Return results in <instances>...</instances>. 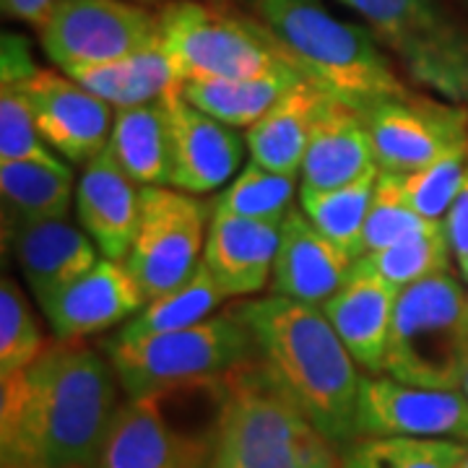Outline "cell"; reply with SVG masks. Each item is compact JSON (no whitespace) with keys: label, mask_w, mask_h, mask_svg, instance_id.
Segmentation results:
<instances>
[{"label":"cell","mask_w":468,"mask_h":468,"mask_svg":"<svg viewBox=\"0 0 468 468\" xmlns=\"http://www.w3.org/2000/svg\"><path fill=\"white\" fill-rule=\"evenodd\" d=\"M250 325L271 378L335 448L356 440L362 378L356 362L318 304L268 294L234 304Z\"/></svg>","instance_id":"cell-2"},{"label":"cell","mask_w":468,"mask_h":468,"mask_svg":"<svg viewBox=\"0 0 468 468\" xmlns=\"http://www.w3.org/2000/svg\"><path fill=\"white\" fill-rule=\"evenodd\" d=\"M135 3H144V5H156V3H167V0H135Z\"/></svg>","instance_id":"cell-43"},{"label":"cell","mask_w":468,"mask_h":468,"mask_svg":"<svg viewBox=\"0 0 468 468\" xmlns=\"http://www.w3.org/2000/svg\"><path fill=\"white\" fill-rule=\"evenodd\" d=\"M304 81L300 70H279L252 79H187L175 86L180 97L232 128H250L289 89Z\"/></svg>","instance_id":"cell-24"},{"label":"cell","mask_w":468,"mask_h":468,"mask_svg":"<svg viewBox=\"0 0 468 468\" xmlns=\"http://www.w3.org/2000/svg\"><path fill=\"white\" fill-rule=\"evenodd\" d=\"M468 442L427 437H356L341 448V468H458Z\"/></svg>","instance_id":"cell-30"},{"label":"cell","mask_w":468,"mask_h":468,"mask_svg":"<svg viewBox=\"0 0 468 468\" xmlns=\"http://www.w3.org/2000/svg\"><path fill=\"white\" fill-rule=\"evenodd\" d=\"M76 217L101 258L125 263L141 217V185L117 165L110 146L89 159L76 183Z\"/></svg>","instance_id":"cell-18"},{"label":"cell","mask_w":468,"mask_h":468,"mask_svg":"<svg viewBox=\"0 0 468 468\" xmlns=\"http://www.w3.org/2000/svg\"><path fill=\"white\" fill-rule=\"evenodd\" d=\"M294 196H297L294 175L273 172L250 159L237 172L232 183L218 193L214 208L234 217L258 218V221H284L294 206Z\"/></svg>","instance_id":"cell-32"},{"label":"cell","mask_w":468,"mask_h":468,"mask_svg":"<svg viewBox=\"0 0 468 468\" xmlns=\"http://www.w3.org/2000/svg\"><path fill=\"white\" fill-rule=\"evenodd\" d=\"M107 354L128 399H138L172 385L224 378L255 359L258 346L250 325L229 304L224 313L183 331L138 341L112 338Z\"/></svg>","instance_id":"cell-8"},{"label":"cell","mask_w":468,"mask_h":468,"mask_svg":"<svg viewBox=\"0 0 468 468\" xmlns=\"http://www.w3.org/2000/svg\"><path fill=\"white\" fill-rule=\"evenodd\" d=\"M3 468H24V466H3Z\"/></svg>","instance_id":"cell-45"},{"label":"cell","mask_w":468,"mask_h":468,"mask_svg":"<svg viewBox=\"0 0 468 468\" xmlns=\"http://www.w3.org/2000/svg\"><path fill=\"white\" fill-rule=\"evenodd\" d=\"M421 224H427V218H421L409 206L406 196L401 190V180L393 172H383L378 175L375 183V196H372V206L367 211V221H365V255L367 252H378L403 239L406 234L419 229Z\"/></svg>","instance_id":"cell-36"},{"label":"cell","mask_w":468,"mask_h":468,"mask_svg":"<svg viewBox=\"0 0 468 468\" xmlns=\"http://www.w3.org/2000/svg\"><path fill=\"white\" fill-rule=\"evenodd\" d=\"M255 11L292 66L356 112L414 94L372 34L335 16L323 0H258Z\"/></svg>","instance_id":"cell-3"},{"label":"cell","mask_w":468,"mask_h":468,"mask_svg":"<svg viewBox=\"0 0 468 468\" xmlns=\"http://www.w3.org/2000/svg\"><path fill=\"white\" fill-rule=\"evenodd\" d=\"M165 100L172 144L169 187L190 196H206L229 185L245 162L248 141L237 128L218 122L169 89Z\"/></svg>","instance_id":"cell-15"},{"label":"cell","mask_w":468,"mask_h":468,"mask_svg":"<svg viewBox=\"0 0 468 468\" xmlns=\"http://www.w3.org/2000/svg\"><path fill=\"white\" fill-rule=\"evenodd\" d=\"M282 242V221H258L211 211L203 248V266L227 300L252 297L271 284Z\"/></svg>","instance_id":"cell-17"},{"label":"cell","mask_w":468,"mask_h":468,"mask_svg":"<svg viewBox=\"0 0 468 468\" xmlns=\"http://www.w3.org/2000/svg\"><path fill=\"white\" fill-rule=\"evenodd\" d=\"M468 356V294L451 271H440L399 294L385 375L421 388L461 390Z\"/></svg>","instance_id":"cell-7"},{"label":"cell","mask_w":468,"mask_h":468,"mask_svg":"<svg viewBox=\"0 0 468 468\" xmlns=\"http://www.w3.org/2000/svg\"><path fill=\"white\" fill-rule=\"evenodd\" d=\"M372 169L380 167L375 165L365 120L354 107L334 97L310 135L300 169L302 185L318 190L338 187L365 177Z\"/></svg>","instance_id":"cell-23"},{"label":"cell","mask_w":468,"mask_h":468,"mask_svg":"<svg viewBox=\"0 0 468 468\" xmlns=\"http://www.w3.org/2000/svg\"><path fill=\"white\" fill-rule=\"evenodd\" d=\"M369 24L417 81L452 104L468 101V27L437 0H341Z\"/></svg>","instance_id":"cell-9"},{"label":"cell","mask_w":468,"mask_h":468,"mask_svg":"<svg viewBox=\"0 0 468 468\" xmlns=\"http://www.w3.org/2000/svg\"><path fill=\"white\" fill-rule=\"evenodd\" d=\"M37 73L29 42L18 34H3V86L24 84Z\"/></svg>","instance_id":"cell-37"},{"label":"cell","mask_w":468,"mask_h":468,"mask_svg":"<svg viewBox=\"0 0 468 468\" xmlns=\"http://www.w3.org/2000/svg\"><path fill=\"white\" fill-rule=\"evenodd\" d=\"M55 3L58 0H3V11H5V16L39 27Z\"/></svg>","instance_id":"cell-39"},{"label":"cell","mask_w":468,"mask_h":468,"mask_svg":"<svg viewBox=\"0 0 468 468\" xmlns=\"http://www.w3.org/2000/svg\"><path fill=\"white\" fill-rule=\"evenodd\" d=\"M48 341L32 313L24 289L11 279L3 276L0 284V378H8L45 351Z\"/></svg>","instance_id":"cell-33"},{"label":"cell","mask_w":468,"mask_h":468,"mask_svg":"<svg viewBox=\"0 0 468 468\" xmlns=\"http://www.w3.org/2000/svg\"><path fill=\"white\" fill-rule=\"evenodd\" d=\"M3 237L39 307L101 261L94 239L66 217L3 221Z\"/></svg>","instance_id":"cell-16"},{"label":"cell","mask_w":468,"mask_h":468,"mask_svg":"<svg viewBox=\"0 0 468 468\" xmlns=\"http://www.w3.org/2000/svg\"><path fill=\"white\" fill-rule=\"evenodd\" d=\"M349 252L334 245L304 211L292 206L282 221V242L271 276V294L323 307L346 282L354 268Z\"/></svg>","instance_id":"cell-21"},{"label":"cell","mask_w":468,"mask_h":468,"mask_svg":"<svg viewBox=\"0 0 468 468\" xmlns=\"http://www.w3.org/2000/svg\"><path fill=\"white\" fill-rule=\"evenodd\" d=\"M42 138L34 122L32 107L18 86L0 89V162H45L68 165Z\"/></svg>","instance_id":"cell-35"},{"label":"cell","mask_w":468,"mask_h":468,"mask_svg":"<svg viewBox=\"0 0 468 468\" xmlns=\"http://www.w3.org/2000/svg\"><path fill=\"white\" fill-rule=\"evenodd\" d=\"M110 151L141 187L169 185L172 144L165 100L122 107L115 112Z\"/></svg>","instance_id":"cell-25"},{"label":"cell","mask_w":468,"mask_h":468,"mask_svg":"<svg viewBox=\"0 0 468 468\" xmlns=\"http://www.w3.org/2000/svg\"><path fill=\"white\" fill-rule=\"evenodd\" d=\"M208 3H217V5H239V3H258V0H208Z\"/></svg>","instance_id":"cell-40"},{"label":"cell","mask_w":468,"mask_h":468,"mask_svg":"<svg viewBox=\"0 0 468 468\" xmlns=\"http://www.w3.org/2000/svg\"><path fill=\"white\" fill-rule=\"evenodd\" d=\"M365 120L375 165L409 175L468 146V107L411 94L385 100L359 112Z\"/></svg>","instance_id":"cell-12"},{"label":"cell","mask_w":468,"mask_h":468,"mask_svg":"<svg viewBox=\"0 0 468 468\" xmlns=\"http://www.w3.org/2000/svg\"><path fill=\"white\" fill-rule=\"evenodd\" d=\"M468 172V146L452 149L427 167L399 175L409 206L427 221H442L451 211Z\"/></svg>","instance_id":"cell-34"},{"label":"cell","mask_w":468,"mask_h":468,"mask_svg":"<svg viewBox=\"0 0 468 468\" xmlns=\"http://www.w3.org/2000/svg\"><path fill=\"white\" fill-rule=\"evenodd\" d=\"M37 32L48 58L68 73L159 45V14L135 0H58Z\"/></svg>","instance_id":"cell-11"},{"label":"cell","mask_w":468,"mask_h":468,"mask_svg":"<svg viewBox=\"0 0 468 468\" xmlns=\"http://www.w3.org/2000/svg\"><path fill=\"white\" fill-rule=\"evenodd\" d=\"M3 221L68 217L76 203L70 165L0 162Z\"/></svg>","instance_id":"cell-27"},{"label":"cell","mask_w":468,"mask_h":468,"mask_svg":"<svg viewBox=\"0 0 468 468\" xmlns=\"http://www.w3.org/2000/svg\"><path fill=\"white\" fill-rule=\"evenodd\" d=\"M458 268H461V276H463V282H468V255L458 263Z\"/></svg>","instance_id":"cell-42"},{"label":"cell","mask_w":468,"mask_h":468,"mask_svg":"<svg viewBox=\"0 0 468 468\" xmlns=\"http://www.w3.org/2000/svg\"><path fill=\"white\" fill-rule=\"evenodd\" d=\"M146 294L125 263L101 258L91 271L55 294L42 310L58 338H86L138 315Z\"/></svg>","instance_id":"cell-19"},{"label":"cell","mask_w":468,"mask_h":468,"mask_svg":"<svg viewBox=\"0 0 468 468\" xmlns=\"http://www.w3.org/2000/svg\"><path fill=\"white\" fill-rule=\"evenodd\" d=\"M442 227H445V234H448V242H451L452 261L461 263L468 255V172L463 187L458 190L451 211H448V217L442 218Z\"/></svg>","instance_id":"cell-38"},{"label":"cell","mask_w":468,"mask_h":468,"mask_svg":"<svg viewBox=\"0 0 468 468\" xmlns=\"http://www.w3.org/2000/svg\"><path fill=\"white\" fill-rule=\"evenodd\" d=\"M331 100L334 97L310 79L289 89L266 115L245 131L252 162L297 177L315 122Z\"/></svg>","instance_id":"cell-22"},{"label":"cell","mask_w":468,"mask_h":468,"mask_svg":"<svg viewBox=\"0 0 468 468\" xmlns=\"http://www.w3.org/2000/svg\"><path fill=\"white\" fill-rule=\"evenodd\" d=\"M451 242L442 221H427L399 242L378 252H367L359 261L367 263L385 282L406 289L432 273L451 271Z\"/></svg>","instance_id":"cell-31"},{"label":"cell","mask_w":468,"mask_h":468,"mask_svg":"<svg viewBox=\"0 0 468 468\" xmlns=\"http://www.w3.org/2000/svg\"><path fill=\"white\" fill-rule=\"evenodd\" d=\"M401 289L356 261L346 282L323 304L338 338L367 375H385V349Z\"/></svg>","instance_id":"cell-20"},{"label":"cell","mask_w":468,"mask_h":468,"mask_svg":"<svg viewBox=\"0 0 468 468\" xmlns=\"http://www.w3.org/2000/svg\"><path fill=\"white\" fill-rule=\"evenodd\" d=\"M458 468H468V452H466V458L461 461V466H458Z\"/></svg>","instance_id":"cell-44"},{"label":"cell","mask_w":468,"mask_h":468,"mask_svg":"<svg viewBox=\"0 0 468 468\" xmlns=\"http://www.w3.org/2000/svg\"><path fill=\"white\" fill-rule=\"evenodd\" d=\"M378 175L380 169H372L354 183L325 187V190L307 187V185L300 187V208L304 211V217L334 245L349 252L354 261L365 255L362 234H365V221H367V211L375 196Z\"/></svg>","instance_id":"cell-28"},{"label":"cell","mask_w":468,"mask_h":468,"mask_svg":"<svg viewBox=\"0 0 468 468\" xmlns=\"http://www.w3.org/2000/svg\"><path fill=\"white\" fill-rule=\"evenodd\" d=\"M211 214L198 196L169 185L141 187V217L125 268L146 300H156L185 284L203 266Z\"/></svg>","instance_id":"cell-10"},{"label":"cell","mask_w":468,"mask_h":468,"mask_svg":"<svg viewBox=\"0 0 468 468\" xmlns=\"http://www.w3.org/2000/svg\"><path fill=\"white\" fill-rule=\"evenodd\" d=\"M16 86L32 107L42 138L68 165L84 167L110 146L117 110L68 73L37 68L32 79Z\"/></svg>","instance_id":"cell-14"},{"label":"cell","mask_w":468,"mask_h":468,"mask_svg":"<svg viewBox=\"0 0 468 468\" xmlns=\"http://www.w3.org/2000/svg\"><path fill=\"white\" fill-rule=\"evenodd\" d=\"M159 14V42L177 84L187 79H252L297 70L261 18L242 16L208 0H167Z\"/></svg>","instance_id":"cell-6"},{"label":"cell","mask_w":468,"mask_h":468,"mask_svg":"<svg viewBox=\"0 0 468 468\" xmlns=\"http://www.w3.org/2000/svg\"><path fill=\"white\" fill-rule=\"evenodd\" d=\"M224 401L227 375L128 399L97 468H211Z\"/></svg>","instance_id":"cell-4"},{"label":"cell","mask_w":468,"mask_h":468,"mask_svg":"<svg viewBox=\"0 0 468 468\" xmlns=\"http://www.w3.org/2000/svg\"><path fill=\"white\" fill-rule=\"evenodd\" d=\"M221 302H227L224 292L214 282L211 271L201 266L185 284L156 297V300L146 302L144 310L128 320L115 338L138 341V338H149V335L183 331V328H190L201 320L211 318Z\"/></svg>","instance_id":"cell-29"},{"label":"cell","mask_w":468,"mask_h":468,"mask_svg":"<svg viewBox=\"0 0 468 468\" xmlns=\"http://www.w3.org/2000/svg\"><path fill=\"white\" fill-rule=\"evenodd\" d=\"M359 437H427L468 442V399L452 388H421L365 375L356 403Z\"/></svg>","instance_id":"cell-13"},{"label":"cell","mask_w":468,"mask_h":468,"mask_svg":"<svg viewBox=\"0 0 468 468\" xmlns=\"http://www.w3.org/2000/svg\"><path fill=\"white\" fill-rule=\"evenodd\" d=\"M110 359L84 338H55L32 365L3 378V466L97 468L117 414Z\"/></svg>","instance_id":"cell-1"},{"label":"cell","mask_w":468,"mask_h":468,"mask_svg":"<svg viewBox=\"0 0 468 468\" xmlns=\"http://www.w3.org/2000/svg\"><path fill=\"white\" fill-rule=\"evenodd\" d=\"M461 390L466 393V399H468V356H466V367H463V378H461Z\"/></svg>","instance_id":"cell-41"},{"label":"cell","mask_w":468,"mask_h":468,"mask_svg":"<svg viewBox=\"0 0 468 468\" xmlns=\"http://www.w3.org/2000/svg\"><path fill=\"white\" fill-rule=\"evenodd\" d=\"M68 76L115 110L162 100L169 89L177 86L175 68L162 42L112 63L73 68Z\"/></svg>","instance_id":"cell-26"},{"label":"cell","mask_w":468,"mask_h":468,"mask_svg":"<svg viewBox=\"0 0 468 468\" xmlns=\"http://www.w3.org/2000/svg\"><path fill=\"white\" fill-rule=\"evenodd\" d=\"M334 448L271 378L261 356L227 375L211 468H341Z\"/></svg>","instance_id":"cell-5"}]
</instances>
